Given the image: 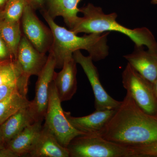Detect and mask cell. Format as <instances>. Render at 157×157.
Segmentation results:
<instances>
[{
	"label": "cell",
	"instance_id": "obj_12",
	"mask_svg": "<svg viewBox=\"0 0 157 157\" xmlns=\"http://www.w3.org/2000/svg\"><path fill=\"white\" fill-rule=\"evenodd\" d=\"M116 109L96 110L90 115L82 117H73L70 112H65V114L72 125L85 135H99Z\"/></svg>",
	"mask_w": 157,
	"mask_h": 157
},
{
	"label": "cell",
	"instance_id": "obj_25",
	"mask_svg": "<svg viewBox=\"0 0 157 157\" xmlns=\"http://www.w3.org/2000/svg\"><path fill=\"white\" fill-rule=\"evenodd\" d=\"M0 157H18V156L11 149L5 147L0 149Z\"/></svg>",
	"mask_w": 157,
	"mask_h": 157
},
{
	"label": "cell",
	"instance_id": "obj_22",
	"mask_svg": "<svg viewBox=\"0 0 157 157\" xmlns=\"http://www.w3.org/2000/svg\"><path fill=\"white\" fill-rule=\"evenodd\" d=\"M130 147L134 151V157H157V142Z\"/></svg>",
	"mask_w": 157,
	"mask_h": 157
},
{
	"label": "cell",
	"instance_id": "obj_30",
	"mask_svg": "<svg viewBox=\"0 0 157 157\" xmlns=\"http://www.w3.org/2000/svg\"><path fill=\"white\" fill-rule=\"evenodd\" d=\"M151 3L153 5H157V0H151Z\"/></svg>",
	"mask_w": 157,
	"mask_h": 157
},
{
	"label": "cell",
	"instance_id": "obj_13",
	"mask_svg": "<svg viewBox=\"0 0 157 157\" xmlns=\"http://www.w3.org/2000/svg\"><path fill=\"white\" fill-rule=\"evenodd\" d=\"M128 63L147 80L153 83L157 78V52L145 51L135 46L132 53L124 56Z\"/></svg>",
	"mask_w": 157,
	"mask_h": 157
},
{
	"label": "cell",
	"instance_id": "obj_11",
	"mask_svg": "<svg viewBox=\"0 0 157 157\" xmlns=\"http://www.w3.org/2000/svg\"><path fill=\"white\" fill-rule=\"evenodd\" d=\"M77 63L73 58L65 61L62 70L55 73L53 82L61 102L71 100L77 89Z\"/></svg>",
	"mask_w": 157,
	"mask_h": 157
},
{
	"label": "cell",
	"instance_id": "obj_3",
	"mask_svg": "<svg viewBox=\"0 0 157 157\" xmlns=\"http://www.w3.org/2000/svg\"><path fill=\"white\" fill-rule=\"evenodd\" d=\"M83 14L77 24L71 30L75 33H102L114 31L128 37L137 47L145 46L148 50L157 52V42L154 35L145 27L128 28L117 21L116 13L105 14L102 9L91 4L80 9Z\"/></svg>",
	"mask_w": 157,
	"mask_h": 157
},
{
	"label": "cell",
	"instance_id": "obj_7",
	"mask_svg": "<svg viewBox=\"0 0 157 157\" xmlns=\"http://www.w3.org/2000/svg\"><path fill=\"white\" fill-rule=\"evenodd\" d=\"M20 22L23 35L33 46L42 53L49 52L53 42V34L50 28L37 17L35 9L29 4L26 6Z\"/></svg>",
	"mask_w": 157,
	"mask_h": 157
},
{
	"label": "cell",
	"instance_id": "obj_17",
	"mask_svg": "<svg viewBox=\"0 0 157 157\" xmlns=\"http://www.w3.org/2000/svg\"><path fill=\"white\" fill-rule=\"evenodd\" d=\"M35 122L29 104L20 109L0 125V132L6 144Z\"/></svg>",
	"mask_w": 157,
	"mask_h": 157
},
{
	"label": "cell",
	"instance_id": "obj_9",
	"mask_svg": "<svg viewBox=\"0 0 157 157\" xmlns=\"http://www.w3.org/2000/svg\"><path fill=\"white\" fill-rule=\"evenodd\" d=\"M47 62L38 76L35 88V98L29 107L35 121H43L48 108L49 88L53 81L56 62L53 54L49 52Z\"/></svg>",
	"mask_w": 157,
	"mask_h": 157
},
{
	"label": "cell",
	"instance_id": "obj_1",
	"mask_svg": "<svg viewBox=\"0 0 157 157\" xmlns=\"http://www.w3.org/2000/svg\"><path fill=\"white\" fill-rule=\"evenodd\" d=\"M100 136L127 146L157 142V116L147 114L128 93L116 109Z\"/></svg>",
	"mask_w": 157,
	"mask_h": 157
},
{
	"label": "cell",
	"instance_id": "obj_2",
	"mask_svg": "<svg viewBox=\"0 0 157 157\" xmlns=\"http://www.w3.org/2000/svg\"><path fill=\"white\" fill-rule=\"evenodd\" d=\"M42 11V15L53 34V42L49 52L53 54L55 58L56 68H62L65 61L73 57L76 51H86L95 61L104 59L108 56L107 38L109 32L79 36L71 30L57 24L45 10Z\"/></svg>",
	"mask_w": 157,
	"mask_h": 157
},
{
	"label": "cell",
	"instance_id": "obj_20",
	"mask_svg": "<svg viewBox=\"0 0 157 157\" xmlns=\"http://www.w3.org/2000/svg\"><path fill=\"white\" fill-rule=\"evenodd\" d=\"M29 80L24 76L15 59L0 63V86L17 83L28 86Z\"/></svg>",
	"mask_w": 157,
	"mask_h": 157
},
{
	"label": "cell",
	"instance_id": "obj_6",
	"mask_svg": "<svg viewBox=\"0 0 157 157\" xmlns=\"http://www.w3.org/2000/svg\"><path fill=\"white\" fill-rule=\"evenodd\" d=\"M124 87L144 112L157 116V99L152 83L143 77L128 63L122 74Z\"/></svg>",
	"mask_w": 157,
	"mask_h": 157
},
{
	"label": "cell",
	"instance_id": "obj_15",
	"mask_svg": "<svg viewBox=\"0 0 157 157\" xmlns=\"http://www.w3.org/2000/svg\"><path fill=\"white\" fill-rule=\"evenodd\" d=\"M42 121H36L27 127L16 137L6 144V147L14 152L18 157L29 153L42 132Z\"/></svg>",
	"mask_w": 157,
	"mask_h": 157
},
{
	"label": "cell",
	"instance_id": "obj_26",
	"mask_svg": "<svg viewBox=\"0 0 157 157\" xmlns=\"http://www.w3.org/2000/svg\"><path fill=\"white\" fill-rule=\"evenodd\" d=\"M29 3L35 10L43 8L44 0H28Z\"/></svg>",
	"mask_w": 157,
	"mask_h": 157
},
{
	"label": "cell",
	"instance_id": "obj_14",
	"mask_svg": "<svg viewBox=\"0 0 157 157\" xmlns=\"http://www.w3.org/2000/svg\"><path fill=\"white\" fill-rule=\"evenodd\" d=\"M47 3L48 9L45 10L52 18L61 16L70 30L77 24L80 17L78 5L81 0H44Z\"/></svg>",
	"mask_w": 157,
	"mask_h": 157
},
{
	"label": "cell",
	"instance_id": "obj_23",
	"mask_svg": "<svg viewBox=\"0 0 157 157\" xmlns=\"http://www.w3.org/2000/svg\"><path fill=\"white\" fill-rule=\"evenodd\" d=\"M28 86L21 83H7L0 86V101H2L16 91L27 95Z\"/></svg>",
	"mask_w": 157,
	"mask_h": 157
},
{
	"label": "cell",
	"instance_id": "obj_4",
	"mask_svg": "<svg viewBox=\"0 0 157 157\" xmlns=\"http://www.w3.org/2000/svg\"><path fill=\"white\" fill-rule=\"evenodd\" d=\"M67 148L70 157H134L131 147L109 141L98 135L77 136Z\"/></svg>",
	"mask_w": 157,
	"mask_h": 157
},
{
	"label": "cell",
	"instance_id": "obj_29",
	"mask_svg": "<svg viewBox=\"0 0 157 157\" xmlns=\"http://www.w3.org/2000/svg\"><path fill=\"white\" fill-rule=\"evenodd\" d=\"M8 2V0H0V7H3L6 6V3Z\"/></svg>",
	"mask_w": 157,
	"mask_h": 157
},
{
	"label": "cell",
	"instance_id": "obj_18",
	"mask_svg": "<svg viewBox=\"0 0 157 157\" xmlns=\"http://www.w3.org/2000/svg\"><path fill=\"white\" fill-rule=\"evenodd\" d=\"M0 35L15 59L23 35L20 21H11L5 19L1 21Z\"/></svg>",
	"mask_w": 157,
	"mask_h": 157
},
{
	"label": "cell",
	"instance_id": "obj_10",
	"mask_svg": "<svg viewBox=\"0 0 157 157\" xmlns=\"http://www.w3.org/2000/svg\"><path fill=\"white\" fill-rule=\"evenodd\" d=\"M47 59L46 54L36 49L22 35L15 59L24 76L29 78L33 75L39 76Z\"/></svg>",
	"mask_w": 157,
	"mask_h": 157
},
{
	"label": "cell",
	"instance_id": "obj_28",
	"mask_svg": "<svg viewBox=\"0 0 157 157\" xmlns=\"http://www.w3.org/2000/svg\"><path fill=\"white\" fill-rule=\"evenodd\" d=\"M152 86L154 92L155 96L157 99V78L156 79L155 81L152 83Z\"/></svg>",
	"mask_w": 157,
	"mask_h": 157
},
{
	"label": "cell",
	"instance_id": "obj_21",
	"mask_svg": "<svg viewBox=\"0 0 157 157\" xmlns=\"http://www.w3.org/2000/svg\"><path fill=\"white\" fill-rule=\"evenodd\" d=\"M28 0H8L4 11V19L11 21H20Z\"/></svg>",
	"mask_w": 157,
	"mask_h": 157
},
{
	"label": "cell",
	"instance_id": "obj_19",
	"mask_svg": "<svg viewBox=\"0 0 157 157\" xmlns=\"http://www.w3.org/2000/svg\"><path fill=\"white\" fill-rule=\"evenodd\" d=\"M26 95L16 91L0 101V125L22 107L30 104Z\"/></svg>",
	"mask_w": 157,
	"mask_h": 157
},
{
	"label": "cell",
	"instance_id": "obj_8",
	"mask_svg": "<svg viewBox=\"0 0 157 157\" xmlns=\"http://www.w3.org/2000/svg\"><path fill=\"white\" fill-rule=\"evenodd\" d=\"M73 56L76 63L81 66L90 83L94 95L96 110L117 109L121 101L113 98L103 87L100 80L98 69L93 63L91 57L89 55L85 56L80 50L75 52Z\"/></svg>",
	"mask_w": 157,
	"mask_h": 157
},
{
	"label": "cell",
	"instance_id": "obj_24",
	"mask_svg": "<svg viewBox=\"0 0 157 157\" xmlns=\"http://www.w3.org/2000/svg\"><path fill=\"white\" fill-rule=\"evenodd\" d=\"M15 59L4 39L0 35V63Z\"/></svg>",
	"mask_w": 157,
	"mask_h": 157
},
{
	"label": "cell",
	"instance_id": "obj_27",
	"mask_svg": "<svg viewBox=\"0 0 157 157\" xmlns=\"http://www.w3.org/2000/svg\"><path fill=\"white\" fill-rule=\"evenodd\" d=\"M6 142L3 139L2 136L1 135V132H0V149L5 147H6Z\"/></svg>",
	"mask_w": 157,
	"mask_h": 157
},
{
	"label": "cell",
	"instance_id": "obj_5",
	"mask_svg": "<svg viewBox=\"0 0 157 157\" xmlns=\"http://www.w3.org/2000/svg\"><path fill=\"white\" fill-rule=\"evenodd\" d=\"M44 120L43 128L50 132L61 145L67 148L75 137L85 135L75 128L66 116L53 81L50 84L48 108Z\"/></svg>",
	"mask_w": 157,
	"mask_h": 157
},
{
	"label": "cell",
	"instance_id": "obj_16",
	"mask_svg": "<svg viewBox=\"0 0 157 157\" xmlns=\"http://www.w3.org/2000/svg\"><path fill=\"white\" fill-rule=\"evenodd\" d=\"M32 157H69V150L60 144L50 132L42 128L33 148L28 155Z\"/></svg>",
	"mask_w": 157,
	"mask_h": 157
}]
</instances>
